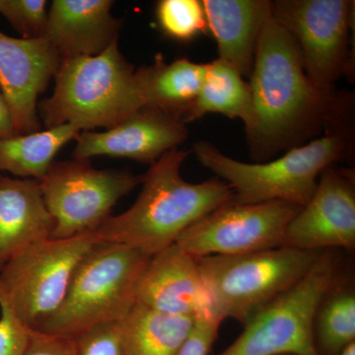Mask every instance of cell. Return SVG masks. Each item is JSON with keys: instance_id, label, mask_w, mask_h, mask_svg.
Returning <instances> with one entry per match:
<instances>
[{"instance_id": "obj_14", "label": "cell", "mask_w": 355, "mask_h": 355, "mask_svg": "<svg viewBox=\"0 0 355 355\" xmlns=\"http://www.w3.org/2000/svg\"><path fill=\"white\" fill-rule=\"evenodd\" d=\"M187 137L188 130L183 121L144 107L104 132H79L73 158L110 156L153 165Z\"/></svg>"}, {"instance_id": "obj_9", "label": "cell", "mask_w": 355, "mask_h": 355, "mask_svg": "<svg viewBox=\"0 0 355 355\" xmlns=\"http://www.w3.org/2000/svg\"><path fill=\"white\" fill-rule=\"evenodd\" d=\"M142 181L144 175L95 169L89 159L53 161L39 181L55 222L51 239L95 232L116 202Z\"/></svg>"}, {"instance_id": "obj_23", "label": "cell", "mask_w": 355, "mask_h": 355, "mask_svg": "<svg viewBox=\"0 0 355 355\" xmlns=\"http://www.w3.org/2000/svg\"><path fill=\"white\" fill-rule=\"evenodd\" d=\"M335 286L318 309L315 340L320 355H338L355 340L354 291Z\"/></svg>"}, {"instance_id": "obj_27", "label": "cell", "mask_w": 355, "mask_h": 355, "mask_svg": "<svg viewBox=\"0 0 355 355\" xmlns=\"http://www.w3.org/2000/svg\"><path fill=\"white\" fill-rule=\"evenodd\" d=\"M29 331L30 327L18 319L0 292V355H22Z\"/></svg>"}, {"instance_id": "obj_25", "label": "cell", "mask_w": 355, "mask_h": 355, "mask_svg": "<svg viewBox=\"0 0 355 355\" xmlns=\"http://www.w3.org/2000/svg\"><path fill=\"white\" fill-rule=\"evenodd\" d=\"M0 14L23 39L44 36L48 22L44 0H0Z\"/></svg>"}, {"instance_id": "obj_20", "label": "cell", "mask_w": 355, "mask_h": 355, "mask_svg": "<svg viewBox=\"0 0 355 355\" xmlns=\"http://www.w3.org/2000/svg\"><path fill=\"white\" fill-rule=\"evenodd\" d=\"M195 321L135 302L120 321L123 354L177 355Z\"/></svg>"}, {"instance_id": "obj_10", "label": "cell", "mask_w": 355, "mask_h": 355, "mask_svg": "<svg viewBox=\"0 0 355 355\" xmlns=\"http://www.w3.org/2000/svg\"><path fill=\"white\" fill-rule=\"evenodd\" d=\"M272 16L295 40L310 80L322 90L336 91V81L352 72L354 1L277 0Z\"/></svg>"}, {"instance_id": "obj_15", "label": "cell", "mask_w": 355, "mask_h": 355, "mask_svg": "<svg viewBox=\"0 0 355 355\" xmlns=\"http://www.w3.org/2000/svg\"><path fill=\"white\" fill-rule=\"evenodd\" d=\"M135 302L178 316L214 315L198 261L177 244L150 257L137 282Z\"/></svg>"}, {"instance_id": "obj_6", "label": "cell", "mask_w": 355, "mask_h": 355, "mask_svg": "<svg viewBox=\"0 0 355 355\" xmlns=\"http://www.w3.org/2000/svg\"><path fill=\"white\" fill-rule=\"evenodd\" d=\"M323 251L280 247L233 256L198 259L212 313L245 324L310 272Z\"/></svg>"}, {"instance_id": "obj_3", "label": "cell", "mask_w": 355, "mask_h": 355, "mask_svg": "<svg viewBox=\"0 0 355 355\" xmlns=\"http://www.w3.org/2000/svg\"><path fill=\"white\" fill-rule=\"evenodd\" d=\"M50 98L40 104L46 130L110 128L144 108L135 69L118 40L97 55L62 58Z\"/></svg>"}, {"instance_id": "obj_30", "label": "cell", "mask_w": 355, "mask_h": 355, "mask_svg": "<svg viewBox=\"0 0 355 355\" xmlns=\"http://www.w3.org/2000/svg\"><path fill=\"white\" fill-rule=\"evenodd\" d=\"M15 135L10 110L6 98L0 90V139L13 137Z\"/></svg>"}, {"instance_id": "obj_24", "label": "cell", "mask_w": 355, "mask_h": 355, "mask_svg": "<svg viewBox=\"0 0 355 355\" xmlns=\"http://www.w3.org/2000/svg\"><path fill=\"white\" fill-rule=\"evenodd\" d=\"M156 18L162 32L177 41H190L207 29L200 0H161L156 6Z\"/></svg>"}, {"instance_id": "obj_7", "label": "cell", "mask_w": 355, "mask_h": 355, "mask_svg": "<svg viewBox=\"0 0 355 355\" xmlns=\"http://www.w3.org/2000/svg\"><path fill=\"white\" fill-rule=\"evenodd\" d=\"M336 275L335 254L323 251L298 284L248 320L239 338L218 355H320L314 324Z\"/></svg>"}, {"instance_id": "obj_12", "label": "cell", "mask_w": 355, "mask_h": 355, "mask_svg": "<svg viewBox=\"0 0 355 355\" xmlns=\"http://www.w3.org/2000/svg\"><path fill=\"white\" fill-rule=\"evenodd\" d=\"M310 251L355 247V190L352 172L326 168L309 202L287 226L284 245Z\"/></svg>"}, {"instance_id": "obj_11", "label": "cell", "mask_w": 355, "mask_h": 355, "mask_svg": "<svg viewBox=\"0 0 355 355\" xmlns=\"http://www.w3.org/2000/svg\"><path fill=\"white\" fill-rule=\"evenodd\" d=\"M300 209L282 200L226 203L191 224L175 244L197 260L284 247L287 226Z\"/></svg>"}, {"instance_id": "obj_16", "label": "cell", "mask_w": 355, "mask_h": 355, "mask_svg": "<svg viewBox=\"0 0 355 355\" xmlns=\"http://www.w3.org/2000/svg\"><path fill=\"white\" fill-rule=\"evenodd\" d=\"M111 0H55L48 12L44 38L60 58L97 55L119 39L120 19Z\"/></svg>"}, {"instance_id": "obj_22", "label": "cell", "mask_w": 355, "mask_h": 355, "mask_svg": "<svg viewBox=\"0 0 355 355\" xmlns=\"http://www.w3.org/2000/svg\"><path fill=\"white\" fill-rule=\"evenodd\" d=\"M251 112L249 83L235 67L218 58L209 62L197 100L184 116V123L197 121L209 113L241 119L247 123Z\"/></svg>"}, {"instance_id": "obj_1", "label": "cell", "mask_w": 355, "mask_h": 355, "mask_svg": "<svg viewBox=\"0 0 355 355\" xmlns=\"http://www.w3.org/2000/svg\"><path fill=\"white\" fill-rule=\"evenodd\" d=\"M249 84L252 112L245 128L258 162L349 123L352 98L310 80L295 40L272 16L261 33Z\"/></svg>"}, {"instance_id": "obj_4", "label": "cell", "mask_w": 355, "mask_h": 355, "mask_svg": "<svg viewBox=\"0 0 355 355\" xmlns=\"http://www.w3.org/2000/svg\"><path fill=\"white\" fill-rule=\"evenodd\" d=\"M352 147V137L345 125L289 149L270 162L235 160L205 140L193 146V153L203 167L232 189L234 196L231 202L252 205L282 200L303 207L314 195L321 173L345 157Z\"/></svg>"}, {"instance_id": "obj_19", "label": "cell", "mask_w": 355, "mask_h": 355, "mask_svg": "<svg viewBox=\"0 0 355 355\" xmlns=\"http://www.w3.org/2000/svg\"><path fill=\"white\" fill-rule=\"evenodd\" d=\"M209 64L183 58L171 64L157 55L153 64L135 70L144 107L157 110L184 123L197 100Z\"/></svg>"}, {"instance_id": "obj_26", "label": "cell", "mask_w": 355, "mask_h": 355, "mask_svg": "<svg viewBox=\"0 0 355 355\" xmlns=\"http://www.w3.org/2000/svg\"><path fill=\"white\" fill-rule=\"evenodd\" d=\"M77 355H125L120 322L98 324L76 338Z\"/></svg>"}, {"instance_id": "obj_31", "label": "cell", "mask_w": 355, "mask_h": 355, "mask_svg": "<svg viewBox=\"0 0 355 355\" xmlns=\"http://www.w3.org/2000/svg\"><path fill=\"white\" fill-rule=\"evenodd\" d=\"M338 355H355V343L349 345L347 349H343Z\"/></svg>"}, {"instance_id": "obj_13", "label": "cell", "mask_w": 355, "mask_h": 355, "mask_svg": "<svg viewBox=\"0 0 355 355\" xmlns=\"http://www.w3.org/2000/svg\"><path fill=\"white\" fill-rule=\"evenodd\" d=\"M60 60L44 37L18 39L0 32V90L16 135L39 132L37 101L57 73Z\"/></svg>"}, {"instance_id": "obj_28", "label": "cell", "mask_w": 355, "mask_h": 355, "mask_svg": "<svg viewBox=\"0 0 355 355\" xmlns=\"http://www.w3.org/2000/svg\"><path fill=\"white\" fill-rule=\"evenodd\" d=\"M222 322L212 314L196 318L193 330L177 355H209Z\"/></svg>"}, {"instance_id": "obj_29", "label": "cell", "mask_w": 355, "mask_h": 355, "mask_svg": "<svg viewBox=\"0 0 355 355\" xmlns=\"http://www.w3.org/2000/svg\"><path fill=\"white\" fill-rule=\"evenodd\" d=\"M22 355H77L76 338L30 328L29 338Z\"/></svg>"}, {"instance_id": "obj_5", "label": "cell", "mask_w": 355, "mask_h": 355, "mask_svg": "<svg viewBox=\"0 0 355 355\" xmlns=\"http://www.w3.org/2000/svg\"><path fill=\"white\" fill-rule=\"evenodd\" d=\"M149 259L125 245H96L77 266L60 308L33 329L76 338L98 324L120 322L135 303Z\"/></svg>"}, {"instance_id": "obj_18", "label": "cell", "mask_w": 355, "mask_h": 355, "mask_svg": "<svg viewBox=\"0 0 355 355\" xmlns=\"http://www.w3.org/2000/svg\"><path fill=\"white\" fill-rule=\"evenodd\" d=\"M207 29L217 43L219 58L250 77L266 23L272 16L268 0H202Z\"/></svg>"}, {"instance_id": "obj_2", "label": "cell", "mask_w": 355, "mask_h": 355, "mask_svg": "<svg viewBox=\"0 0 355 355\" xmlns=\"http://www.w3.org/2000/svg\"><path fill=\"white\" fill-rule=\"evenodd\" d=\"M188 153L168 151L144 175V188L127 211L95 231L101 243L125 245L153 257L176 243L198 219L232 202V189L218 178L200 184L181 176Z\"/></svg>"}, {"instance_id": "obj_21", "label": "cell", "mask_w": 355, "mask_h": 355, "mask_svg": "<svg viewBox=\"0 0 355 355\" xmlns=\"http://www.w3.org/2000/svg\"><path fill=\"white\" fill-rule=\"evenodd\" d=\"M79 130L69 125L28 135L0 139V171L40 181L46 175L58 151L76 139Z\"/></svg>"}, {"instance_id": "obj_8", "label": "cell", "mask_w": 355, "mask_h": 355, "mask_svg": "<svg viewBox=\"0 0 355 355\" xmlns=\"http://www.w3.org/2000/svg\"><path fill=\"white\" fill-rule=\"evenodd\" d=\"M95 232L32 245L0 272V292L14 314L30 328L62 305L77 266L99 244Z\"/></svg>"}, {"instance_id": "obj_17", "label": "cell", "mask_w": 355, "mask_h": 355, "mask_svg": "<svg viewBox=\"0 0 355 355\" xmlns=\"http://www.w3.org/2000/svg\"><path fill=\"white\" fill-rule=\"evenodd\" d=\"M53 226L39 181L0 175V272L27 248L50 239Z\"/></svg>"}]
</instances>
